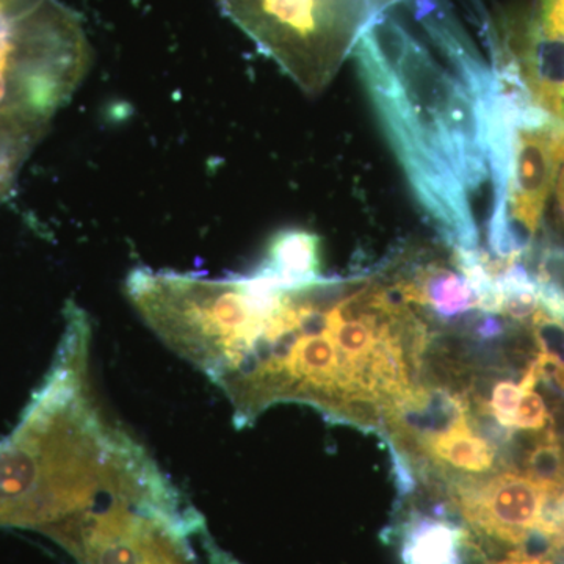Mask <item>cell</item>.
Instances as JSON below:
<instances>
[{"label":"cell","mask_w":564,"mask_h":564,"mask_svg":"<svg viewBox=\"0 0 564 564\" xmlns=\"http://www.w3.org/2000/svg\"><path fill=\"white\" fill-rule=\"evenodd\" d=\"M90 62L79 14L61 0H0V204Z\"/></svg>","instance_id":"3"},{"label":"cell","mask_w":564,"mask_h":564,"mask_svg":"<svg viewBox=\"0 0 564 564\" xmlns=\"http://www.w3.org/2000/svg\"><path fill=\"white\" fill-rule=\"evenodd\" d=\"M444 492L466 524L497 543L527 547L541 538L545 503L555 488L519 470L443 475ZM544 540V538H543Z\"/></svg>","instance_id":"6"},{"label":"cell","mask_w":564,"mask_h":564,"mask_svg":"<svg viewBox=\"0 0 564 564\" xmlns=\"http://www.w3.org/2000/svg\"><path fill=\"white\" fill-rule=\"evenodd\" d=\"M552 421L543 397L533 389H525L516 411L513 429L525 432H543L547 430V423Z\"/></svg>","instance_id":"12"},{"label":"cell","mask_w":564,"mask_h":564,"mask_svg":"<svg viewBox=\"0 0 564 564\" xmlns=\"http://www.w3.org/2000/svg\"><path fill=\"white\" fill-rule=\"evenodd\" d=\"M522 393L524 389L521 384L507 380L499 381L494 384L491 400L486 403V413L491 414L503 429L513 430L514 415Z\"/></svg>","instance_id":"11"},{"label":"cell","mask_w":564,"mask_h":564,"mask_svg":"<svg viewBox=\"0 0 564 564\" xmlns=\"http://www.w3.org/2000/svg\"><path fill=\"white\" fill-rule=\"evenodd\" d=\"M98 456L95 388L87 362L57 352L20 425L0 443V527L43 533L77 513Z\"/></svg>","instance_id":"2"},{"label":"cell","mask_w":564,"mask_h":564,"mask_svg":"<svg viewBox=\"0 0 564 564\" xmlns=\"http://www.w3.org/2000/svg\"><path fill=\"white\" fill-rule=\"evenodd\" d=\"M492 54L538 110L564 124V0H538L518 33L494 40Z\"/></svg>","instance_id":"7"},{"label":"cell","mask_w":564,"mask_h":564,"mask_svg":"<svg viewBox=\"0 0 564 564\" xmlns=\"http://www.w3.org/2000/svg\"><path fill=\"white\" fill-rule=\"evenodd\" d=\"M421 18L444 63L388 13L364 33L352 57L426 220L452 251H477L473 199L491 180L496 73L437 7Z\"/></svg>","instance_id":"1"},{"label":"cell","mask_w":564,"mask_h":564,"mask_svg":"<svg viewBox=\"0 0 564 564\" xmlns=\"http://www.w3.org/2000/svg\"><path fill=\"white\" fill-rule=\"evenodd\" d=\"M491 564H554L551 560L545 558L544 555L527 554L524 551L514 552L500 562H494Z\"/></svg>","instance_id":"13"},{"label":"cell","mask_w":564,"mask_h":564,"mask_svg":"<svg viewBox=\"0 0 564 564\" xmlns=\"http://www.w3.org/2000/svg\"><path fill=\"white\" fill-rule=\"evenodd\" d=\"M391 285L403 303L421 307L430 321L443 326L463 328L474 317V311H480L477 293L466 276L443 262L417 263Z\"/></svg>","instance_id":"8"},{"label":"cell","mask_w":564,"mask_h":564,"mask_svg":"<svg viewBox=\"0 0 564 564\" xmlns=\"http://www.w3.org/2000/svg\"><path fill=\"white\" fill-rule=\"evenodd\" d=\"M259 265L291 284L322 278V240L306 229L289 228L274 234Z\"/></svg>","instance_id":"10"},{"label":"cell","mask_w":564,"mask_h":564,"mask_svg":"<svg viewBox=\"0 0 564 564\" xmlns=\"http://www.w3.org/2000/svg\"><path fill=\"white\" fill-rule=\"evenodd\" d=\"M560 388L564 389V378H563L562 384H560Z\"/></svg>","instance_id":"15"},{"label":"cell","mask_w":564,"mask_h":564,"mask_svg":"<svg viewBox=\"0 0 564 564\" xmlns=\"http://www.w3.org/2000/svg\"><path fill=\"white\" fill-rule=\"evenodd\" d=\"M303 91L328 87L364 33L388 13L386 0H217Z\"/></svg>","instance_id":"5"},{"label":"cell","mask_w":564,"mask_h":564,"mask_svg":"<svg viewBox=\"0 0 564 564\" xmlns=\"http://www.w3.org/2000/svg\"><path fill=\"white\" fill-rule=\"evenodd\" d=\"M469 534L444 513H411L400 529L403 564H463Z\"/></svg>","instance_id":"9"},{"label":"cell","mask_w":564,"mask_h":564,"mask_svg":"<svg viewBox=\"0 0 564 564\" xmlns=\"http://www.w3.org/2000/svg\"><path fill=\"white\" fill-rule=\"evenodd\" d=\"M563 165V122L538 110L525 93H518L489 148V254L522 261L533 251Z\"/></svg>","instance_id":"4"},{"label":"cell","mask_w":564,"mask_h":564,"mask_svg":"<svg viewBox=\"0 0 564 564\" xmlns=\"http://www.w3.org/2000/svg\"><path fill=\"white\" fill-rule=\"evenodd\" d=\"M386 2H388V6L391 7V9H392L393 6H397V3L403 2V0H386Z\"/></svg>","instance_id":"14"}]
</instances>
